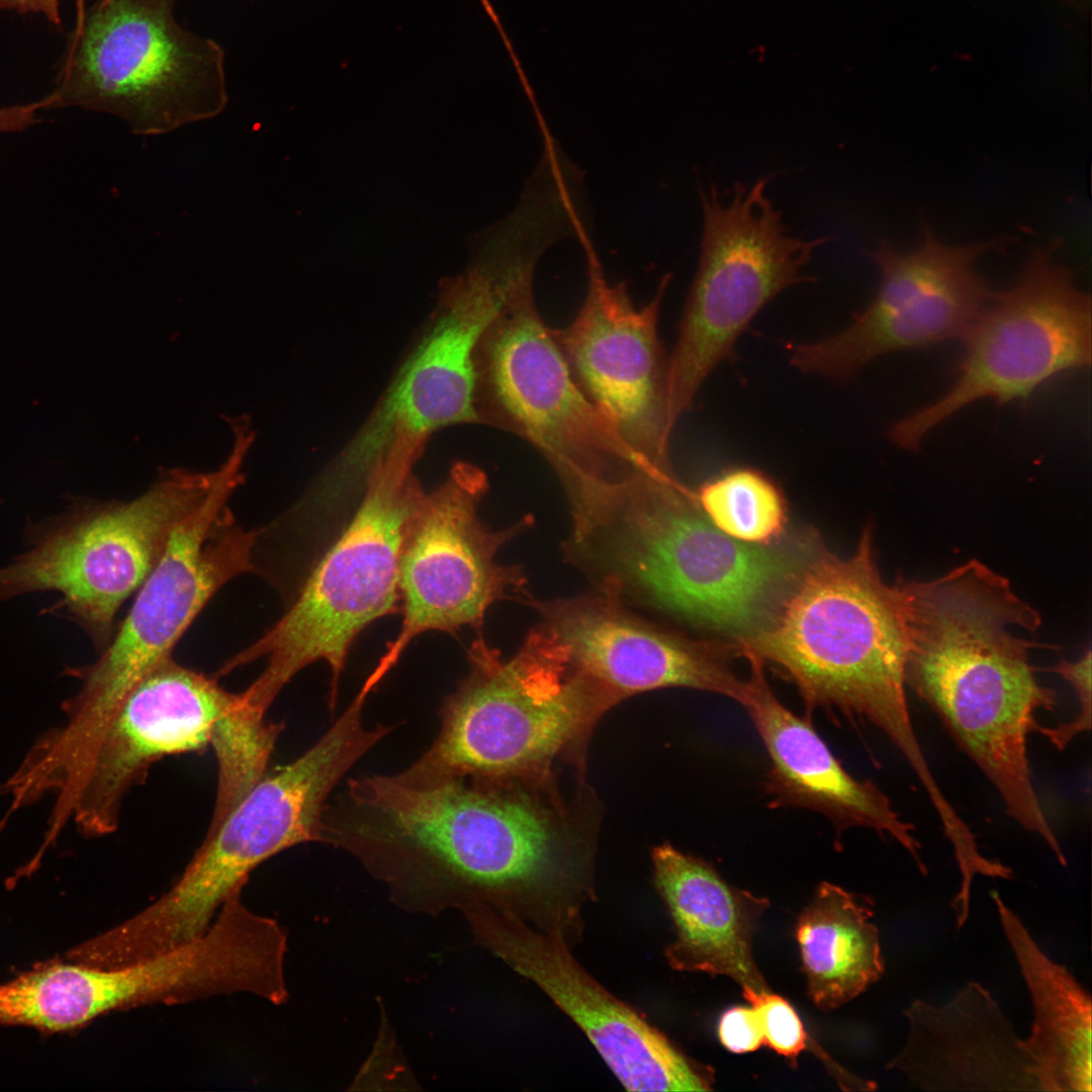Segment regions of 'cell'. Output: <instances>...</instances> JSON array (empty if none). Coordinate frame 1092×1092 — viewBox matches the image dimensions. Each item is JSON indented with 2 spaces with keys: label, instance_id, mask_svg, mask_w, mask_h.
I'll return each instance as SVG.
<instances>
[{
  "label": "cell",
  "instance_id": "4fadbf2b",
  "mask_svg": "<svg viewBox=\"0 0 1092 1092\" xmlns=\"http://www.w3.org/2000/svg\"><path fill=\"white\" fill-rule=\"evenodd\" d=\"M487 486L480 469L459 464L444 483L421 493L400 551L401 626L372 669L381 677L419 635L479 628L493 604L527 596L520 567L499 564L496 555L528 519L498 531L483 524L478 508Z\"/></svg>",
  "mask_w": 1092,
  "mask_h": 1092
},
{
  "label": "cell",
  "instance_id": "8fae6325",
  "mask_svg": "<svg viewBox=\"0 0 1092 1092\" xmlns=\"http://www.w3.org/2000/svg\"><path fill=\"white\" fill-rule=\"evenodd\" d=\"M479 420L531 444L565 493L653 466L636 454L575 382L533 286L500 312L477 355Z\"/></svg>",
  "mask_w": 1092,
  "mask_h": 1092
},
{
  "label": "cell",
  "instance_id": "4316f807",
  "mask_svg": "<svg viewBox=\"0 0 1092 1092\" xmlns=\"http://www.w3.org/2000/svg\"><path fill=\"white\" fill-rule=\"evenodd\" d=\"M742 995L758 1013L763 1044L796 1067L799 1055L815 1046V1043H810V1036L797 1011L788 1000L771 990H742Z\"/></svg>",
  "mask_w": 1092,
  "mask_h": 1092
},
{
  "label": "cell",
  "instance_id": "83f0119b",
  "mask_svg": "<svg viewBox=\"0 0 1092 1092\" xmlns=\"http://www.w3.org/2000/svg\"><path fill=\"white\" fill-rule=\"evenodd\" d=\"M1052 671L1061 675L1075 690L1079 702L1077 716L1058 726H1039L1042 734L1058 750H1064L1073 739L1091 730V649L1075 661L1061 660Z\"/></svg>",
  "mask_w": 1092,
  "mask_h": 1092
},
{
  "label": "cell",
  "instance_id": "f1b7e54d",
  "mask_svg": "<svg viewBox=\"0 0 1092 1092\" xmlns=\"http://www.w3.org/2000/svg\"><path fill=\"white\" fill-rule=\"evenodd\" d=\"M385 1023L383 1020L373 1051L355 1077L350 1090H391L390 1086L392 1090H399L397 1085L403 1090L407 1089L405 1085L415 1089L412 1084H418L397 1051L394 1037Z\"/></svg>",
  "mask_w": 1092,
  "mask_h": 1092
},
{
  "label": "cell",
  "instance_id": "ac0fdd59",
  "mask_svg": "<svg viewBox=\"0 0 1092 1092\" xmlns=\"http://www.w3.org/2000/svg\"><path fill=\"white\" fill-rule=\"evenodd\" d=\"M236 697L217 677L171 657L126 695L100 736L74 791L51 812L43 841L56 843L73 822L88 837L115 831L122 801L151 766L171 755L203 751Z\"/></svg>",
  "mask_w": 1092,
  "mask_h": 1092
},
{
  "label": "cell",
  "instance_id": "ba28073f",
  "mask_svg": "<svg viewBox=\"0 0 1092 1092\" xmlns=\"http://www.w3.org/2000/svg\"><path fill=\"white\" fill-rule=\"evenodd\" d=\"M175 0H99L77 23L46 109L111 113L140 135L219 114L228 103L224 52L174 16Z\"/></svg>",
  "mask_w": 1092,
  "mask_h": 1092
},
{
  "label": "cell",
  "instance_id": "2e32d148",
  "mask_svg": "<svg viewBox=\"0 0 1092 1092\" xmlns=\"http://www.w3.org/2000/svg\"><path fill=\"white\" fill-rule=\"evenodd\" d=\"M587 256V288L576 316L551 330L585 396L641 458L671 468L668 358L658 318L672 274L637 307L626 282L610 283L595 249Z\"/></svg>",
  "mask_w": 1092,
  "mask_h": 1092
},
{
  "label": "cell",
  "instance_id": "7402d4cb",
  "mask_svg": "<svg viewBox=\"0 0 1092 1092\" xmlns=\"http://www.w3.org/2000/svg\"><path fill=\"white\" fill-rule=\"evenodd\" d=\"M653 882L669 913V966L725 976L742 990L769 991L752 939L769 900L730 885L708 860L664 843L652 851Z\"/></svg>",
  "mask_w": 1092,
  "mask_h": 1092
},
{
  "label": "cell",
  "instance_id": "f546056e",
  "mask_svg": "<svg viewBox=\"0 0 1092 1092\" xmlns=\"http://www.w3.org/2000/svg\"><path fill=\"white\" fill-rule=\"evenodd\" d=\"M718 1036L722 1045L731 1053L745 1054L763 1045L758 1013L754 1007L735 1006L720 1017Z\"/></svg>",
  "mask_w": 1092,
  "mask_h": 1092
},
{
  "label": "cell",
  "instance_id": "d6a6232c",
  "mask_svg": "<svg viewBox=\"0 0 1092 1092\" xmlns=\"http://www.w3.org/2000/svg\"><path fill=\"white\" fill-rule=\"evenodd\" d=\"M239 417H247V418H248V416H247V415H243V416H239ZM231 419H233V418H229V419H228V423H229V421H230ZM249 419H250V418H249Z\"/></svg>",
  "mask_w": 1092,
  "mask_h": 1092
},
{
  "label": "cell",
  "instance_id": "7c38bea8",
  "mask_svg": "<svg viewBox=\"0 0 1092 1092\" xmlns=\"http://www.w3.org/2000/svg\"><path fill=\"white\" fill-rule=\"evenodd\" d=\"M1055 255L1054 244L1030 253L1017 280L994 295L964 338L956 380L894 423L892 443L915 451L930 431L977 400H1024L1054 378L1090 366V295Z\"/></svg>",
  "mask_w": 1092,
  "mask_h": 1092
},
{
  "label": "cell",
  "instance_id": "4dcf8cb0",
  "mask_svg": "<svg viewBox=\"0 0 1092 1092\" xmlns=\"http://www.w3.org/2000/svg\"><path fill=\"white\" fill-rule=\"evenodd\" d=\"M43 101L0 107V132L20 131L37 122V112L46 106Z\"/></svg>",
  "mask_w": 1092,
  "mask_h": 1092
},
{
  "label": "cell",
  "instance_id": "44dd1931",
  "mask_svg": "<svg viewBox=\"0 0 1092 1092\" xmlns=\"http://www.w3.org/2000/svg\"><path fill=\"white\" fill-rule=\"evenodd\" d=\"M903 1049L887 1065L922 1090L1037 1091L1022 1039L992 994L970 982L946 1004L913 1001Z\"/></svg>",
  "mask_w": 1092,
  "mask_h": 1092
},
{
  "label": "cell",
  "instance_id": "484cf974",
  "mask_svg": "<svg viewBox=\"0 0 1092 1092\" xmlns=\"http://www.w3.org/2000/svg\"><path fill=\"white\" fill-rule=\"evenodd\" d=\"M696 499L717 529L739 541L770 544L784 532V494L759 470L730 469L704 483Z\"/></svg>",
  "mask_w": 1092,
  "mask_h": 1092
},
{
  "label": "cell",
  "instance_id": "52a82bcc",
  "mask_svg": "<svg viewBox=\"0 0 1092 1092\" xmlns=\"http://www.w3.org/2000/svg\"><path fill=\"white\" fill-rule=\"evenodd\" d=\"M249 450L245 440L233 441L214 487L174 528L117 633L96 662L76 671L82 685L64 704V726L77 741L95 743L126 695L171 657L215 593L254 570L259 534L237 525L228 508L244 480Z\"/></svg>",
  "mask_w": 1092,
  "mask_h": 1092
},
{
  "label": "cell",
  "instance_id": "cb8c5ba5",
  "mask_svg": "<svg viewBox=\"0 0 1092 1092\" xmlns=\"http://www.w3.org/2000/svg\"><path fill=\"white\" fill-rule=\"evenodd\" d=\"M874 902L820 883L796 923L808 995L822 1011L851 1001L885 972Z\"/></svg>",
  "mask_w": 1092,
  "mask_h": 1092
},
{
  "label": "cell",
  "instance_id": "1f68e13d",
  "mask_svg": "<svg viewBox=\"0 0 1092 1092\" xmlns=\"http://www.w3.org/2000/svg\"><path fill=\"white\" fill-rule=\"evenodd\" d=\"M61 0H0V9H14L19 12H40L55 25H61ZM77 23L85 14L84 0H77Z\"/></svg>",
  "mask_w": 1092,
  "mask_h": 1092
},
{
  "label": "cell",
  "instance_id": "5b68a950",
  "mask_svg": "<svg viewBox=\"0 0 1092 1092\" xmlns=\"http://www.w3.org/2000/svg\"><path fill=\"white\" fill-rule=\"evenodd\" d=\"M415 460L389 457L364 482L362 499L340 536L311 568L290 607L251 646L214 674L265 659L242 695L267 714L283 688L304 667L330 668L328 708L334 713L349 651L374 621L399 613V558L407 521L423 492Z\"/></svg>",
  "mask_w": 1092,
  "mask_h": 1092
},
{
  "label": "cell",
  "instance_id": "ffe728a7",
  "mask_svg": "<svg viewBox=\"0 0 1092 1092\" xmlns=\"http://www.w3.org/2000/svg\"><path fill=\"white\" fill-rule=\"evenodd\" d=\"M749 662L751 674L742 706L770 761L764 785L772 806L819 812L839 831L864 827L889 836L926 875L921 844L913 833L915 826L900 817L877 785L852 777L809 720L794 714L777 698L765 680L763 664L754 659Z\"/></svg>",
  "mask_w": 1092,
  "mask_h": 1092
},
{
  "label": "cell",
  "instance_id": "6da1fadb",
  "mask_svg": "<svg viewBox=\"0 0 1092 1092\" xmlns=\"http://www.w3.org/2000/svg\"><path fill=\"white\" fill-rule=\"evenodd\" d=\"M547 781L351 778L328 806L325 841L355 857L396 902L504 908L572 947L595 898L593 855L547 796Z\"/></svg>",
  "mask_w": 1092,
  "mask_h": 1092
},
{
  "label": "cell",
  "instance_id": "30bf717a",
  "mask_svg": "<svg viewBox=\"0 0 1092 1092\" xmlns=\"http://www.w3.org/2000/svg\"><path fill=\"white\" fill-rule=\"evenodd\" d=\"M220 470L161 471L129 502L87 504L41 528L30 548L0 567V599L56 590L99 649L115 615L141 587L177 524L214 487Z\"/></svg>",
  "mask_w": 1092,
  "mask_h": 1092
},
{
  "label": "cell",
  "instance_id": "3957f363",
  "mask_svg": "<svg viewBox=\"0 0 1092 1092\" xmlns=\"http://www.w3.org/2000/svg\"><path fill=\"white\" fill-rule=\"evenodd\" d=\"M738 642L748 659L769 663L791 679L808 710L878 728L906 759L930 803L944 800L908 709L901 582L882 578L869 529L849 557L812 553L768 619Z\"/></svg>",
  "mask_w": 1092,
  "mask_h": 1092
},
{
  "label": "cell",
  "instance_id": "7a4b0ae2",
  "mask_svg": "<svg viewBox=\"0 0 1092 1092\" xmlns=\"http://www.w3.org/2000/svg\"><path fill=\"white\" fill-rule=\"evenodd\" d=\"M751 544L717 529L672 470L641 468L582 510L572 556L601 586L689 622L757 630L811 556V543Z\"/></svg>",
  "mask_w": 1092,
  "mask_h": 1092
},
{
  "label": "cell",
  "instance_id": "d6986e66",
  "mask_svg": "<svg viewBox=\"0 0 1092 1092\" xmlns=\"http://www.w3.org/2000/svg\"><path fill=\"white\" fill-rule=\"evenodd\" d=\"M525 601L541 626L568 650L575 667L614 704L636 694L688 688L723 695L742 705L747 680L718 648L648 623L631 613L619 594Z\"/></svg>",
  "mask_w": 1092,
  "mask_h": 1092
},
{
  "label": "cell",
  "instance_id": "8992f818",
  "mask_svg": "<svg viewBox=\"0 0 1092 1092\" xmlns=\"http://www.w3.org/2000/svg\"><path fill=\"white\" fill-rule=\"evenodd\" d=\"M379 742L345 709L307 750L267 772L207 834L173 886L123 922L130 946L155 956L201 936L250 874L277 853L321 842L322 817L348 771Z\"/></svg>",
  "mask_w": 1092,
  "mask_h": 1092
},
{
  "label": "cell",
  "instance_id": "9a60e30c",
  "mask_svg": "<svg viewBox=\"0 0 1092 1092\" xmlns=\"http://www.w3.org/2000/svg\"><path fill=\"white\" fill-rule=\"evenodd\" d=\"M1006 244L998 238L952 246L926 225L910 252L882 239L871 255L880 272L873 301L841 332L792 346L791 363L802 372L846 380L888 353L965 338L995 295L978 260Z\"/></svg>",
  "mask_w": 1092,
  "mask_h": 1092
},
{
  "label": "cell",
  "instance_id": "9c48e42d",
  "mask_svg": "<svg viewBox=\"0 0 1092 1092\" xmlns=\"http://www.w3.org/2000/svg\"><path fill=\"white\" fill-rule=\"evenodd\" d=\"M771 176L720 191H700L701 250L678 336L668 358L672 425L692 405L709 374L734 355L753 317L790 286L816 279L805 271L832 237L794 236L766 194Z\"/></svg>",
  "mask_w": 1092,
  "mask_h": 1092
},
{
  "label": "cell",
  "instance_id": "277c9868",
  "mask_svg": "<svg viewBox=\"0 0 1092 1092\" xmlns=\"http://www.w3.org/2000/svg\"><path fill=\"white\" fill-rule=\"evenodd\" d=\"M467 659V674L441 706L437 736L396 774L402 781L549 778L553 761L582 744L613 707L541 625L510 658L479 637Z\"/></svg>",
  "mask_w": 1092,
  "mask_h": 1092
},
{
  "label": "cell",
  "instance_id": "e0dca14e",
  "mask_svg": "<svg viewBox=\"0 0 1092 1092\" xmlns=\"http://www.w3.org/2000/svg\"><path fill=\"white\" fill-rule=\"evenodd\" d=\"M479 946L539 987L584 1032L629 1091H709L715 1070L680 1052L574 959L560 936L515 913L475 904L462 909Z\"/></svg>",
  "mask_w": 1092,
  "mask_h": 1092
},
{
  "label": "cell",
  "instance_id": "603a6c76",
  "mask_svg": "<svg viewBox=\"0 0 1092 1092\" xmlns=\"http://www.w3.org/2000/svg\"><path fill=\"white\" fill-rule=\"evenodd\" d=\"M1033 1005L1022 1039L1037 1091H1091V997L1073 975L1037 945L1021 919L993 893Z\"/></svg>",
  "mask_w": 1092,
  "mask_h": 1092
},
{
  "label": "cell",
  "instance_id": "d4e9b609",
  "mask_svg": "<svg viewBox=\"0 0 1092 1092\" xmlns=\"http://www.w3.org/2000/svg\"><path fill=\"white\" fill-rule=\"evenodd\" d=\"M266 714L250 707L241 693L215 725L210 745L217 764L214 827L267 772L270 757L283 730Z\"/></svg>",
  "mask_w": 1092,
  "mask_h": 1092
},
{
  "label": "cell",
  "instance_id": "5bb4252c",
  "mask_svg": "<svg viewBox=\"0 0 1092 1092\" xmlns=\"http://www.w3.org/2000/svg\"><path fill=\"white\" fill-rule=\"evenodd\" d=\"M503 270L479 265L453 293L398 370L363 428L336 460L334 489L365 482L392 455L417 458L434 432L480 421L477 355L489 327L520 293Z\"/></svg>",
  "mask_w": 1092,
  "mask_h": 1092
}]
</instances>
